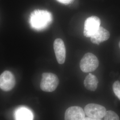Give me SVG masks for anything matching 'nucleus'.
<instances>
[{
	"mask_svg": "<svg viewBox=\"0 0 120 120\" xmlns=\"http://www.w3.org/2000/svg\"><path fill=\"white\" fill-rule=\"evenodd\" d=\"M101 20L98 17L93 16L86 19L84 24V35L90 38L98 31L100 27Z\"/></svg>",
	"mask_w": 120,
	"mask_h": 120,
	"instance_id": "5",
	"label": "nucleus"
},
{
	"mask_svg": "<svg viewBox=\"0 0 120 120\" xmlns=\"http://www.w3.org/2000/svg\"><path fill=\"white\" fill-rule=\"evenodd\" d=\"M112 89L114 93L120 100V82L116 81L112 86Z\"/></svg>",
	"mask_w": 120,
	"mask_h": 120,
	"instance_id": "13",
	"label": "nucleus"
},
{
	"mask_svg": "<svg viewBox=\"0 0 120 120\" xmlns=\"http://www.w3.org/2000/svg\"><path fill=\"white\" fill-rule=\"evenodd\" d=\"M57 1L63 4H69L71 3L73 0H56Z\"/></svg>",
	"mask_w": 120,
	"mask_h": 120,
	"instance_id": "14",
	"label": "nucleus"
},
{
	"mask_svg": "<svg viewBox=\"0 0 120 120\" xmlns=\"http://www.w3.org/2000/svg\"><path fill=\"white\" fill-rule=\"evenodd\" d=\"M83 120H101V119L92 118H90V117H88V116H87V117H86Z\"/></svg>",
	"mask_w": 120,
	"mask_h": 120,
	"instance_id": "15",
	"label": "nucleus"
},
{
	"mask_svg": "<svg viewBox=\"0 0 120 120\" xmlns=\"http://www.w3.org/2000/svg\"><path fill=\"white\" fill-rule=\"evenodd\" d=\"M119 47L120 48V42H119Z\"/></svg>",
	"mask_w": 120,
	"mask_h": 120,
	"instance_id": "16",
	"label": "nucleus"
},
{
	"mask_svg": "<svg viewBox=\"0 0 120 120\" xmlns=\"http://www.w3.org/2000/svg\"><path fill=\"white\" fill-rule=\"evenodd\" d=\"M15 78L12 73L5 71L0 75V89L4 91L12 90L15 85Z\"/></svg>",
	"mask_w": 120,
	"mask_h": 120,
	"instance_id": "6",
	"label": "nucleus"
},
{
	"mask_svg": "<svg viewBox=\"0 0 120 120\" xmlns=\"http://www.w3.org/2000/svg\"><path fill=\"white\" fill-rule=\"evenodd\" d=\"M86 115L90 118L101 119L106 112V109L103 106L96 104H89L84 109Z\"/></svg>",
	"mask_w": 120,
	"mask_h": 120,
	"instance_id": "4",
	"label": "nucleus"
},
{
	"mask_svg": "<svg viewBox=\"0 0 120 120\" xmlns=\"http://www.w3.org/2000/svg\"><path fill=\"white\" fill-rule=\"evenodd\" d=\"M53 48L58 63L60 64H64L66 57V49L63 40L61 39H56L53 43Z\"/></svg>",
	"mask_w": 120,
	"mask_h": 120,
	"instance_id": "8",
	"label": "nucleus"
},
{
	"mask_svg": "<svg viewBox=\"0 0 120 120\" xmlns=\"http://www.w3.org/2000/svg\"><path fill=\"white\" fill-rule=\"evenodd\" d=\"M86 114L82 108L79 106H72L69 108L64 114L65 120H83Z\"/></svg>",
	"mask_w": 120,
	"mask_h": 120,
	"instance_id": "7",
	"label": "nucleus"
},
{
	"mask_svg": "<svg viewBox=\"0 0 120 120\" xmlns=\"http://www.w3.org/2000/svg\"><path fill=\"white\" fill-rule=\"evenodd\" d=\"M59 83V79L56 74L51 73H43L40 88L43 91L52 92L56 90Z\"/></svg>",
	"mask_w": 120,
	"mask_h": 120,
	"instance_id": "2",
	"label": "nucleus"
},
{
	"mask_svg": "<svg viewBox=\"0 0 120 120\" xmlns=\"http://www.w3.org/2000/svg\"><path fill=\"white\" fill-rule=\"evenodd\" d=\"M98 80L95 75L90 73L84 80V84L86 89L91 91H94L98 88Z\"/></svg>",
	"mask_w": 120,
	"mask_h": 120,
	"instance_id": "11",
	"label": "nucleus"
},
{
	"mask_svg": "<svg viewBox=\"0 0 120 120\" xmlns=\"http://www.w3.org/2000/svg\"><path fill=\"white\" fill-rule=\"evenodd\" d=\"M99 60L94 54L88 52L83 56L80 61V67L84 73H90L95 71L99 65Z\"/></svg>",
	"mask_w": 120,
	"mask_h": 120,
	"instance_id": "3",
	"label": "nucleus"
},
{
	"mask_svg": "<svg viewBox=\"0 0 120 120\" xmlns=\"http://www.w3.org/2000/svg\"><path fill=\"white\" fill-rule=\"evenodd\" d=\"M16 120H33L34 115L32 111L26 107L17 109L14 113Z\"/></svg>",
	"mask_w": 120,
	"mask_h": 120,
	"instance_id": "10",
	"label": "nucleus"
},
{
	"mask_svg": "<svg viewBox=\"0 0 120 120\" xmlns=\"http://www.w3.org/2000/svg\"><path fill=\"white\" fill-rule=\"evenodd\" d=\"M109 37V32L105 29L100 26L98 31L90 37V40L92 43L99 45L100 43L107 41Z\"/></svg>",
	"mask_w": 120,
	"mask_h": 120,
	"instance_id": "9",
	"label": "nucleus"
},
{
	"mask_svg": "<svg viewBox=\"0 0 120 120\" xmlns=\"http://www.w3.org/2000/svg\"><path fill=\"white\" fill-rule=\"evenodd\" d=\"M104 120H120V119L116 112L109 110L106 111L104 116Z\"/></svg>",
	"mask_w": 120,
	"mask_h": 120,
	"instance_id": "12",
	"label": "nucleus"
},
{
	"mask_svg": "<svg viewBox=\"0 0 120 120\" xmlns=\"http://www.w3.org/2000/svg\"><path fill=\"white\" fill-rule=\"evenodd\" d=\"M51 13L46 10L36 9L30 14L29 23L31 27L35 30L41 31L46 29L52 21Z\"/></svg>",
	"mask_w": 120,
	"mask_h": 120,
	"instance_id": "1",
	"label": "nucleus"
}]
</instances>
